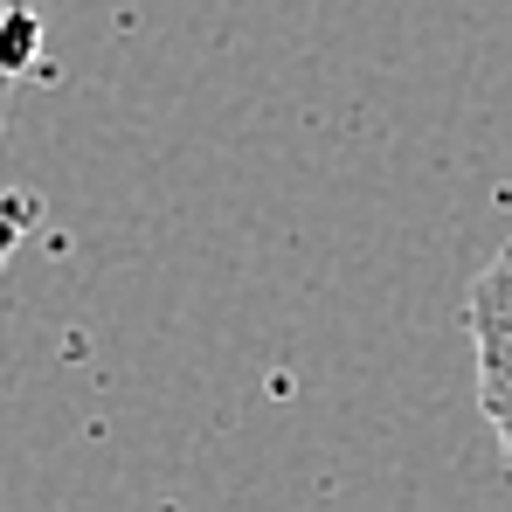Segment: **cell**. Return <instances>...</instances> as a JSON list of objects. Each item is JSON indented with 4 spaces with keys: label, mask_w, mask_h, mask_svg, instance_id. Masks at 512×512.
<instances>
[{
    "label": "cell",
    "mask_w": 512,
    "mask_h": 512,
    "mask_svg": "<svg viewBox=\"0 0 512 512\" xmlns=\"http://www.w3.org/2000/svg\"><path fill=\"white\" fill-rule=\"evenodd\" d=\"M464 326H471V360H478V409L512 471V243L478 270L464 298Z\"/></svg>",
    "instance_id": "obj_1"
}]
</instances>
